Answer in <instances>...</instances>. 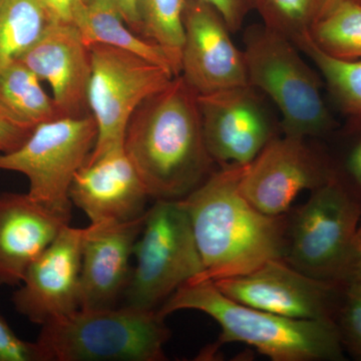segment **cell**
<instances>
[{
  "instance_id": "6da1fadb",
  "label": "cell",
  "mask_w": 361,
  "mask_h": 361,
  "mask_svg": "<svg viewBox=\"0 0 361 361\" xmlns=\"http://www.w3.org/2000/svg\"><path fill=\"white\" fill-rule=\"evenodd\" d=\"M123 149L154 200H183L214 172L198 94L180 75L145 99L126 130Z\"/></svg>"
},
{
  "instance_id": "7a4b0ae2",
  "label": "cell",
  "mask_w": 361,
  "mask_h": 361,
  "mask_svg": "<svg viewBox=\"0 0 361 361\" xmlns=\"http://www.w3.org/2000/svg\"><path fill=\"white\" fill-rule=\"evenodd\" d=\"M245 167H220L180 200L203 261V279L240 276L284 259L288 213L266 215L249 203L240 191Z\"/></svg>"
},
{
  "instance_id": "3957f363",
  "label": "cell",
  "mask_w": 361,
  "mask_h": 361,
  "mask_svg": "<svg viewBox=\"0 0 361 361\" xmlns=\"http://www.w3.org/2000/svg\"><path fill=\"white\" fill-rule=\"evenodd\" d=\"M196 310L220 325L222 343L239 342L274 361H341L344 348L334 320L293 319L225 296L212 280L188 282L157 310L163 318Z\"/></svg>"
},
{
  "instance_id": "277c9868",
  "label": "cell",
  "mask_w": 361,
  "mask_h": 361,
  "mask_svg": "<svg viewBox=\"0 0 361 361\" xmlns=\"http://www.w3.org/2000/svg\"><path fill=\"white\" fill-rule=\"evenodd\" d=\"M171 332L157 310L125 305L80 308L42 325L47 361H163Z\"/></svg>"
},
{
  "instance_id": "5b68a950",
  "label": "cell",
  "mask_w": 361,
  "mask_h": 361,
  "mask_svg": "<svg viewBox=\"0 0 361 361\" xmlns=\"http://www.w3.org/2000/svg\"><path fill=\"white\" fill-rule=\"evenodd\" d=\"M249 85L266 94L282 116L284 135L320 137L334 120L322 92V80L288 37L264 25H252L244 35Z\"/></svg>"
},
{
  "instance_id": "8992f818",
  "label": "cell",
  "mask_w": 361,
  "mask_h": 361,
  "mask_svg": "<svg viewBox=\"0 0 361 361\" xmlns=\"http://www.w3.org/2000/svg\"><path fill=\"white\" fill-rule=\"evenodd\" d=\"M134 256L126 305L157 310L183 285L203 279V261L182 201L155 200L149 207Z\"/></svg>"
},
{
  "instance_id": "52a82bcc",
  "label": "cell",
  "mask_w": 361,
  "mask_h": 361,
  "mask_svg": "<svg viewBox=\"0 0 361 361\" xmlns=\"http://www.w3.org/2000/svg\"><path fill=\"white\" fill-rule=\"evenodd\" d=\"M361 203L338 174L287 214L284 261L308 276L339 283L355 255Z\"/></svg>"
},
{
  "instance_id": "ba28073f",
  "label": "cell",
  "mask_w": 361,
  "mask_h": 361,
  "mask_svg": "<svg viewBox=\"0 0 361 361\" xmlns=\"http://www.w3.org/2000/svg\"><path fill=\"white\" fill-rule=\"evenodd\" d=\"M97 135L92 115L61 116L42 123L18 148L0 153V171L25 175L33 200L71 220V183L87 163Z\"/></svg>"
},
{
  "instance_id": "9c48e42d",
  "label": "cell",
  "mask_w": 361,
  "mask_h": 361,
  "mask_svg": "<svg viewBox=\"0 0 361 361\" xmlns=\"http://www.w3.org/2000/svg\"><path fill=\"white\" fill-rule=\"evenodd\" d=\"M92 59L87 104L97 123L96 144L87 163L123 149L133 114L175 78L141 56L104 44L89 45Z\"/></svg>"
},
{
  "instance_id": "30bf717a",
  "label": "cell",
  "mask_w": 361,
  "mask_h": 361,
  "mask_svg": "<svg viewBox=\"0 0 361 361\" xmlns=\"http://www.w3.org/2000/svg\"><path fill=\"white\" fill-rule=\"evenodd\" d=\"M213 282L236 302L293 319L334 320L343 291L341 284L308 276L283 259Z\"/></svg>"
},
{
  "instance_id": "8fae6325",
  "label": "cell",
  "mask_w": 361,
  "mask_h": 361,
  "mask_svg": "<svg viewBox=\"0 0 361 361\" xmlns=\"http://www.w3.org/2000/svg\"><path fill=\"white\" fill-rule=\"evenodd\" d=\"M336 175V169L304 137L276 135L244 169L240 191L260 212L282 216L301 192L313 191Z\"/></svg>"
},
{
  "instance_id": "7c38bea8",
  "label": "cell",
  "mask_w": 361,
  "mask_h": 361,
  "mask_svg": "<svg viewBox=\"0 0 361 361\" xmlns=\"http://www.w3.org/2000/svg\"><path fill=\"white\" fill-rule=\"evenodd\" d=\"M207 149L220 167L247 166L273 139L274 125L252 85L198 96Z\"/></svg>"
},
{
  "instance_id": "4fadbf2b",
  "label": "cell",
  "mask_w": 361,
  "mask_h": 361,
  "mask_svg": "<svg viewBox=\"0 0 361 361\" xmlns=\"http://www.w3.org/2000/svg\"><path fill=\"white\" fill-rule=\"evenodd\" d=\"M180 75L198 96L248 85L243 51L219 11L203 0H187Z\"/></svg>"
},
{
  "instance_id": "5bb4252c",
  "label": "cell",
  "mask_w": 361,
  "mask_h": 361,
  "mask_svg": "<svg viewBox=\"0 0 361 361\" xmlns=\"http://www.w3.org/2000/svg\"><path fill=\"white\" fill-rule=\"evenodd\" d=\"M84 231L66 226L28 268L13 301L30 322L42 326L80 310Z\"/></svg>"
},
{
  "instance_id": "9a60e30c",
  "label": "cell",
  "mask_w": 361,
  "mask_h": 361,
  "mask_svg": "<svg viewBox=\"0 0 361 361\" xmlns=\"http://www.w3.org/2000/svg\"><path fill=\"white\" fill-rule=\"evenodd\" d=\"M20 61L49 85L61 116L90 115V47L73 23H49Z\"/></svg>"
},
{
  "instance_id": "2e32d148",
  "label": "cell",
  "mask_w": 361,
  "mask_h": 361,
  "mask_svg": "<svg viewBox=\"0 0 361 361\" xmlns=\"http://www.w3.org/2000/svg\"><path fill=\"white\" fill-rule=\"evenodd\" d=\"M70 199L90 224H97L142 217L151 197L123 149L85 163L73 178Z\"/></svg>"
},
{
  "instance_id": "e0dca14e",
  "label": "cell",
  "mask_w": 361,
  "mask_h": 361,
  "mask_svg": "<svg viewBox=\"0 0 361 361\" xmlns=\"http://www.w3.org/2000/svg\"><path fill=\"white\" fill-rule=\"evenodd\" d=\"M146 214L129 222L97 223L85 228L80 308L115 307L123 296L132 275L130 259Z\"/></svg>"
},
{
  "instance_id": "ac0fdd59",
  "label": "cell",
  "mask_w": 361,
  "mask_h": 361,
  "mask_svg": "<svg viewBox=\"0 0 361 361\" xmlns=\"http://www.w3.org/2000/svg\"><path fill=\"white\" fill-rule=\"evenodd\" d=\"M70 221L27 193L0 194V284H21L30 266Z\"/></svg>"
},
{
  "instance_id": "d6986e66",
  "label": "cell",
  "mask_w": 361,
  "mask_h": 361,
  "mask_svg": "<svg viewBox=\"0 0 361 361\" xmlns=\"http://www.w3.org/2000/svg\"><path fill=\"white\" fill-rule=\"evenodd\" d=\"M73 25L87 45H110L134 52L177 77L167 52L130 27L116 0H85L75 13Z\"/></svg>"
},
{
  "instance_id": "ffe728a7",
  "label": "cell",
  "mask_w": 361,
  "mask_h": 361,
  "mask_svg": "<svg viewBox=\"0 0 361 361\" xmlns=\"http://www.w3.org/2000/svg\"><path fill=\"white\" fill-rule=\"evenodd\" d=\"M0 113L30 130L61 118L42 80L20 61L0 73Z\"/></svg>"
},
{
  "instance_id": "44dd1931",
  "label": "cell",
  "mask_w": 361,
  "mask_h": 361,
  "mask_svg": "<svg viewBox=\"0 0 361 361\" xmlns=\"http://www.w3.org/2000/svg\"><path fill=\"white\" fill-rule=\"evenodd\" d=\"M49 23L39 0H0V73L20 61Z\"/></svg>"
},
{
  "instance_id": "7402d4cb",
  "label": "cell",
  "mask_w": 361,
  "mask_h": 361,
  "mask_svg": "<svg viewBox=\"0 0 361 361\" xmlns=\"http://www.w3.org/2000/svg\"><path fill=\"white\" fill-rule=\"evenodd\" d=\"M295 44L322 73L339 110L345 115L361 116V59L334 58L319 49L310 35H304Z\"/></svg>"
},
{
  "instance_id": "603a6c76",
  "label": "cell",
  "mask_w": 361,
  "mask_h": 361,
  "mask_svg": "<svg viewBox=\"0 0 361 361\" xmlns=\"http://www.w3.org/2000/svg\"><path fill=\"white\" fill-rule=\"evenodd\" d=\"M187 0H137L141 35L161 47L180 75Z\"/></svg>"
},
{
  "instance_id": "cb8c5ba5",
  "label": "cell",
  "mask_w": 361,
  "mask_h": 361,
  "mask_svg": "<svg viewBox=\"0 0 361 361\" xmlns=\"http://www.w3.org/2000/svg\"><path fill=\"white\" fill-rule=\"evenodd\" d=\"M344 0H258L256 11L263 25L288 37L294 44L310 35Z\"/></svg>"
},
{
  "instance_id": "d4e9b609",
  "label": "cell",
  "mask_w": 361,
  "mask_h": 361,
  "mask_svg": "<svg viewBox=\"0 0 361 361\" xmlns=\"http://www.w3.org/2000/svg\"><path fill=\"white\" fill-rule=\"evenodd\" d=\"M311 39L329 56L339 59H361V6L344 0L314 26Z\"/></svg>"
},
{
  "instance_id": "484cf974",
  "label": "cell",
  "mask_w": 361,
  "mask_h": 361,
  "mask_svg": "<svg viewBox=\"0 0 361 361\" xmlns=\"http://www.w3.org/2000/svg\"><path fill=\"white\" fill-rule=\"evenodd\" d=\"M334 322L344 350L361 360V287L343 286Z\"/></svg>"
},
{
  "instance_id": "4316f807",
  "label": "cell",
  "mask_w": 361,
  "mask_h": 361,
  "mask_svg": "<svg viewBox=\"0 0 361 361\" xmlns=\"http://www.w3.org/2000/svg\"><path fill=\"white\" fill-rule=\"evenodd\" d=\"M0 361H47L39 343L23 341L0 313Z\"/></svg>"
},
{
  "instance_id": "83f0119b",
  "label": "cell",
  "mask_w": 361,
  "mask_h": 361,
  "mask_svg": "<svg viewBox=\"0 0 361 361\" xmlns=\"http://www.w3.org/2000/svg\"><path fill=\"white\" fill-rule=\"evenodd\" d=\"M219 11L230 32L241 30L248 14L256 11L258 0H203Z\"/></svg>"
},
{
  "instance_id": "f1b7e54d",
  "label": "cell",
  "mask_w": 361,
  "mask_h": 361,
  "mask_svg": "<svg viewBox=\"0 0 361 361\" xmlns=\"http://www.w3.org/2000/svg\"><path fill=\"white\" fill-rule=\"evenodd\" d=\"M85 0H39L49 23H73Z\"/></svg>"
},
{
  "instance_id": "f546056e",
  "label": "cell",
  "mask_w": 361,
  "mask_h": 361,
  "mask_svg": "<svg viewBox=\"0 0 361 361\" xmlns=\"http://www.w3.org/2000/svg\"><path fill=\"white\" fill-rule=\"evenodd\" d=\"M345 171L346 177H338L361 203V134L349 152Z\"/></svg>"
},
{
  "instance_id": "4dcf8cb0",
  "label": "cell",
  "mask_w": 361,
  "mask_h": 361,
  "mask_svg": "<svg viewBox=\"0 0 361 361\" xmlns=\"http://www.w3.org/2000/svg\"><path fill=\"white\" fill-rule=\"evenodd\" d=\"M32 132L0 113V153H8L18 148Z\"/></svg>"
},
{
  "instance_id": "1f68e13d",
  "label": "cell",
  "mask_w": 361,
  "mask_h": 361,
  "mask_svg": "<svg viewBox=\"0 0 361 361\" xmlns=\"http://www.w3.org/2000/svg\"><path fill=\"white\" fill-rule=\"evenodd\" d=\"M339 284L342 286L361 287V251L355 252L348 268L344 271Z\"/></svg>"
},
{
  "instance_id": "d6a6232c",
  "label": "cell",
  "mask_w": 361,
  "mask_h": 361,
  "mask_svg": "<svg viewBox=\"0 0 361 361\" xmlns=\"http://www.w3.org/2000/svg\"><path fill=\"white\" fill-rule=\"evenodd\" d=\"M116 2L130 27L137 35H142L137 0H116Z\"/></svg>"
},
{
  "instance_id": "836d02e7",
  "label": "cell",
  "mask_w": 361,
  "mask_h": 361,
  "mask_svg": "<svg viewBox=\"0 0 361 361\" xmlns=\"http://www.w3.org/2000/svg\"><path fill=\"white\" fill-rule=\"evenodd\" d=\"M355 251H361V218L360 224H358L357 231H356L355 239Z\"/></svg>"
},
{
  "instance_id": "e575fe53",
  "label": "cell",
  "mask_w": 361,
  "mask_h": 361,
  "mask_svg": "<svg viewBox=\"0 0 361 361\" xmlns=\"http://www.w3.org/2000/svg\"><path fill=\"white\" fill-rule=\"evenodd\" d=\"M353 1L357 2V4L361 6V0H353Z\"/></svg>"
}]
</instances>
